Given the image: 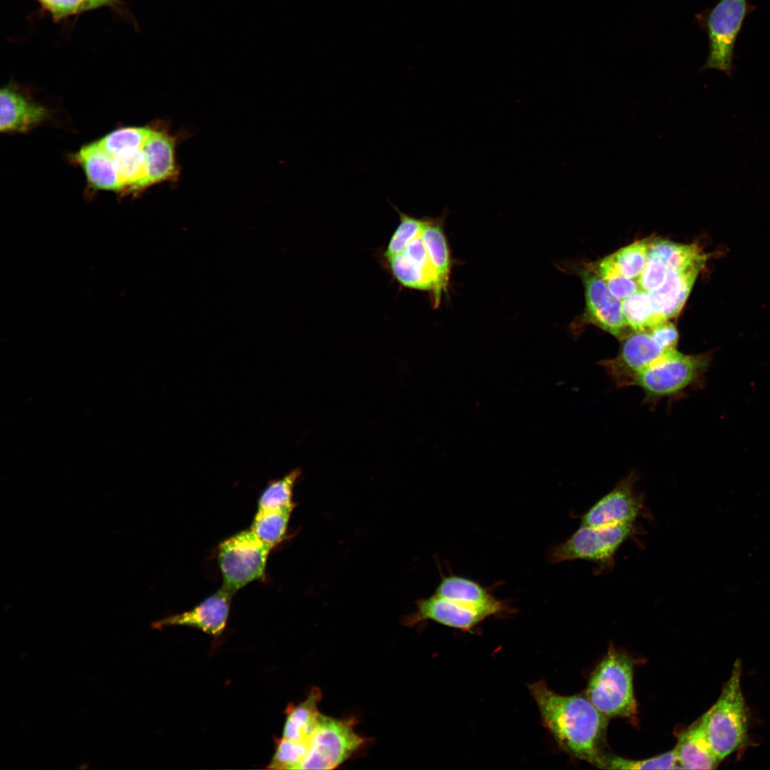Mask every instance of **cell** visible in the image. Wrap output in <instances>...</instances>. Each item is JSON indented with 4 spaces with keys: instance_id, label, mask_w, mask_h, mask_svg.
I'll use <instances>...</instances> for the list:
<instances>
[{
    "instance_id": "obj_1",
    "label": "cell",
    "mask_w": 770,
    "mask_h": 770,
    "mask_svg": "<svg viewBox=\"0 0 770 770\" xmlns=\"http://www.w3.org/2000/svg\"><path fill=\"white\" fill-rule=\"evenodd\" d=\"M528 688L543 726L558 746L570 755L602 768L607 756L603 749L608 717L586 697L557 694L543 680Z\"/></svg>"
},
{
    "instance_id": "obj_2",
    "label": "cell",
    "mask_w": 770,
    "mask_h": 770,
    "mask_svg": "<svg viewBox=\"0 0 770 770\" xmlns=\"http://www.w3.org/2000/svg\"><path fill=\"white\" fill-rule=\"evenodd\" d=\"M633 669L628 656L610 648L592 672L585 697L608 718H633L637 714Z\"/></svg>"
},
{
    "instance_id": "obj_3",
    "label": "cell",
    "mask_w": 770,
    "mask_h": 770,
    "mask_svg": "<svg viewBox=\"0 0 770 770\" xmlns=\"http://www.w3.org/2000/svg\"><path fill=\"white\" fill-rule=\"evenodd\" d=\"M712 360L709 353L685 354L673 349L640 374L633 386L642 390L646 402L655 403L701 384Z\"/></svg>"
},
{
    "instance_id": "obj_4",
    "label": "cell",
    "mask_w": 770,
    "mask_h": 770,
    "mask_svg": "<svg viewBox=\"0 0 770 770\" xmlns=\"http://www.w3.org/2000/svg\"><path fill=\"white\" fill-rule=\"evenodd\" d=\"M741 674V665L737 659L719 699L707 711V735L720 761L737 750L746 739V708Z\"/></svg>"
},
{
    "instance_id": "obj_5",
    "label": "cell",
    "mask_w": 770,
    "mask_h": 770,
    "mask_svg": "<svg viewBox=\"0 0 770 770\" xmlns=\"http://www.w3.org/2000/svg\"><path fill=\"white\" fill-rule=\"evenodd\" d=\"M355 724L354 718L321 713L300 769H334L359 752L368 741L355 732Z\"/></svg>"
},
{
    "instance_id": "obj_6",
    "label": "cell",
    "mask_w": 770,
    "mask_h": 770,
    "mask_svg": "<svg viewBox=\"0 0 770 770\" xmlns=\"http://www.w3.org/2000/svg\"><path fill=\"white\" fill-rule=\"evenodd\" d=\"M752 9L748 0H719L702 14L700 19L706 29L709 53L702 70L713 68L732 76L736 39Z\"/></svg>"
},
{
    "instance_id": "obj_7",
    "label": "cell",
    "mask_w": 770,
    "mask_h": 770,
    "mask_svg": "<svg viewBox=\"0 0 770 770\" xmlns=\"http://www.w3.org/2000/svg\"><path fill=\"white\" fill-rule=\"evenodd\" d=\"M272 549L250 528L222 542L218 548L217 560L222 586L235 594L247 584L262 579Z\"/></svg>"
},
{
    "instance_id": "obj_8",
    "label": "cell",
    "mask_w": 770,
    "mask_h": 770,
    "mask_svg": "<svg viewBox=\"0 0 770 770\" xmlns=\"http://www.w3.org/2000/svg\"><path fill=\"white\" fill-rule=\"evenodd\" d=\"M634 531L633 523L598 528L580 526L568 539L550 550L549 562L585 560L602 567L610 565L617 550Z\"/></svg>"
},
{
    "instance_id": "obj_9",
    "label": "cell",
    "mask_w": 770,
    "mask_h": 770,
    "mask_svg": "<svg viewBox=\"0 0 770 770\" xmlns=\"http://www.w3.org/2000/svg\"><path fill=\"white\" fill-rule=\"evenodd\" d=\"M671 350H666L650 332H633L622 339L617 355L599 362L617 387L633 386L636 377Z\"/></svg>"
},
{
    "instance_id": "obj_10",
    "label": "cell",
    "mask_w": 770,
    "mask_h": 770,
    "mask_svg": "<svg viewBox=\"0 0 770 770\" xmlns=\"http://www.w3.org/2000/svg\"><path fill=\"white\" fill-rule=\"evenodd\" d=\"M578 274L585 289V319L620 339L632 333L623 315L621 300L602 279L586 266L578 269Z\"/></svg>"
},
{
    "instance_id": "obj_11",
    "label": "cell",
    "mask_w": 770,
    "mask_h": 770,
    "mask_svg": "<svg viewBox=\"0 0 770 770\" xmlns=\"http://www.w3.org/2000/svg\"><path fill=\"white\" fill-rule=\"evenodd\" d=\"M636 481L634 472L622 478L582 516L580 526L598 528L633 523L641 505L634 491Z\"/></svg>"
},
{
    "instance_id": "obj_12",
    "label": "cell",
    "mask_w": 770,
    "mask_h": 770,
    "mask_svg": "<svg viewBox=\"0 0 770 770\" xmlns=\"http://www.w3.org/2000/svg\"><path fill=\"white\" fill-rule=\"evenodd\" d=\"M233 595L222 586L193 609L159 619L151 627L161 630L166 627L187 626L219 637L227 625Z\"/></svg>"
},
{
    "instance_id": "obj_13",
    "label": "cell",
    "mask_w": 770,
    "mask_h": 770,
    "mask_svg": "<svg viewBox=\"0 0 770 770\" xmlns=\"http://www.w3.org/2000/svg\"><path fill=\"white\" fill-rule=\"evenodd\" d=\"M416 611L404 617L402 623L413 627L421 622L431 620L443 625L471 632L492 615L460 603L433 595L416 602Z\"/></svg>"
},
{
    "instance_id": "obj_14",
    "label": "cell",
    "mask_w": 770,
    "mask_h": 770,
    "mask_svg": "<svg viewBox=\"0 0 770 770\" xmlns=\"http://www.w3.org/2000/svg\"><path fill=\"white\" fill-rule=\"evenodd\" d=\"M48 116V110L24 92L13 86L0 92V130L24 133L41 124Z\"/></svg>"
},
{
    "instance_id": "obj_15",
    "label": "cell",
    "mask_w": 770,
    "mask_h": 770,
    "mask_svg": "<svg viewBox=\"0 0 770 770\" xmlns=\"http://www.w3.org/2000/svg\"><path fill=\"white\" fill-rule=\"evenodd\" d=\"M704 265L705 263H698L680 270H668L662 285L646 292L654 312L667 320L677 317Z\"/></svg>"
},
{
    "instance_id": "obj_16",
    "label": "cell",
    "mask_w": 770,
    "mask_h": 770,
    "mask_svg": "<svg viewBox=\"0 0 770 770\" xmlns=\"http://www.w3.org/2000/svg\"><path fill=\"white\" fill-rule=\"evenodd\" d=\"M178 136L171 135L165 126H152L144 145L148 188L165 181H176L179 168L175 148Z\"/></svg>"
},
{
    "instance_id": "obj_17",
    "label": "cell",
    "mask_w": 770,
    "mask_h": 770,
    "mask_svg": "<svg viewBox=\"0 0 770 770\" xmlns=\"http://www.w3.org/2000/svg\"><path fill=\"white\" fill-rule=\"evenodd\" d=\"M433 595L488 612L492 616L501 615L511 610L505 601L495 597L479 583L458 575L443 577Z\"/></svg>"
},
{
    "instance_id": "obj_18",
    "label": "cell",
    "mask_w": 770,
    "mask_h": 770,
    "mask_svg": "<svg viewBox=\"0 0 770 770\" xmlns=\"http://www.w3.org/2000/svg\"><path fill=\"white\" fill-rule=\"evenodd\" d=\"M707 712L679 736L674 747L681 769H714L721 761L713 750L707 732Z\"/></svg>"
},
{
    "instance_id": "obj_19",
    "label": "cell",
    "mask_w": 770,
    "mask_h": 770,
    "mask_svg": "<svg viewBox=\"0 0 770 770\" xmlns=\"http://www.w3.org/2000/svg\"><path fill=\"white\" fill-rule=\"evenodd\" d=\"M72 160L82 168L92 188L123 193V186L113 158L96 141L82 147Z\"/></svg>"
},
{
    "instance_id": "obj_20",
    "label": "cell",
    "mask_w": 770,
    "mask_h": 770,
    "mask_svg": "<svg viewBox=\"0 0 770 770\" xmlns=\"http://www.w3.org/2000/svg\"><path fill=\"white\" fill-rule=\"evenodd\" d=\"M421 236L437 275V286L432 294L437 307L442 293L446 291L451 268L450 250L441 219L425 217Z\"/></svg>"
},
{
    "instance_id": "obj_21",
    "label": "cell",
    "mask_w": 770,
    "mask_h": 770,
    "mask_svg": "<svg viewBox=\"0 0 770 770\" xmlns=\"http://www.w3.org/2000/svg\"><path fill=\"white\" fill-rule=\"evenodd\" d=\"M322 697L320 689L314 687L305 700L287 707L282 738L308 746L321 714L318 704Z\"/></svg>"
},
{
    "instance_id": "obj_22",
    "label": "cell",
    "mask_w": 770,
    "mask_h": 770,
    "mask_svg": "<svg viewBox=\"0 0 770 770\" xmlns=\"http://www.w3.org/2000/svg\"><path fill=\"white\" fill-rule=\"evenodd\" d=\"M648 255L662 261L667 271L706 263L712 256V254L705 253L696 243L679 244L657 238H654L652 242Z\"/></svg>"
},
{
    "instance_id": "obj_23",
    "label": "cell",
    "mask_w": 770,
    "mask_h": 770,
    "mask_svg": "<svg viewBox=\"0 0 770 770\" xmlns=\"http://www.w3.org/2000/svg\"><path fill=\"white\" fill-rule=\"evenodd\" d=\"M294 509H257L250 529L261 541L273 549L284 539Z\"/></svg>"
},
{
    "instance_id": "obj_24",
    "label": "cell",
    "mask_w": 770,
    "mask_h": 770,
    "mask_svg": "<svg viewBox=\"0 0 770 770\" xmlns=\"http://www.w3.org/2000/svg\"><path fill=\"white\" fill-rule=\"evenodd\" d=\"M621 305L626 322L633 332H649L667 320L654 312L647 293L640 289L621 300Z\"/></svg>"
},
{
    "instance_id": "obj_25",
    "label": "cell",
    "mask_w": 770,
    "mask_h": 770,
    "mask_svg": "<svg viewBox=\"0 0 770 770\" xmlns=\"http://www.w3.org/2000/svg\"><path fill=\"white\" fill-rule=\"evenodd\" d=\"M151 128L152 126L122 128L96 142L111 156H120L142 149Z\"/></svg>"
},
{
    "instance_id": "obj_26",
    "label": "cell",
    "mask_w": 770,
    "mask_h": 770,
    "mask_svg": "<svg viewBox=\"0 0 770 770\" xmlns=\"http://www.w3.org/2000/svg\"><path fill=\"white\" fill-rule=\"evenodd\" d=\"M301 474V469L295 468L270 481L259 498L257 509L294 508L297 504L293 500V490Z\"/></svg>"
},
{
    "instance_id": "obj_27",
    "label": "cell",
    "mask_w": 770,
    "mask_h": 770,
    "mask_svg": "<svg viewBox=\"0 0 770 770\" xmlns=\"http://www.w3.org/2000/svg\"><path fill=\"white\" fill-rule=\"evenodd\" d=\"M654 239L648 237L637 240L610 255L622 275L637 281L645 268Z\"/></svg>"
},
{
    "instance_id": "obj_28",
    "label": "cell",
    "mask_w": 770,
    "mask_h": 770,
    "mask_svg": "<svg viewBox=\"0 0 770 770\" xmlns=\"http://www.w3.org/2000/svg\"><path fill=\"white\" fill-rule=\"evenodd\" d=\"M585 266L595 272L605 283L610 292L620 300L630 297L639 289L637 281L622 275L610 255L597 262L585 264Z\"/></svg>"
},
{
    "instance_id": "obj_29",
    "label": "cell",
    "mask_w": 770,
    "mask_h": 770,
    "mask_svg": "<svg viewBox=\"0 0 770 770\" xmlns=\"http://www.w3.org/2000/svg\"><path fill=\"white\" fill-rule=\"evenodd\" d=\"M678 765L676 751L674 748L662 754L642 760L628 759L607 754L602 763V769L622 770L681 769Z\"/></svg>"
},
{
    "instance_id": "obj_30",
    "label": "cell",
    "mask_w": 770,
    "mask_h": 770,
    "mask_svg": "<svg viewBox=\"0 0 770 770\" xmlns=\"http://www.w3.org/2000/svg\"><path fill=\"white\" fill-rule=\"evenodd\" d=\"M394 278L403 286L433 292V286L424 274L402 253L386 259Z\"/></svg>"
},
{
    "instance_id": "obj_31",
    "label": "cell",
    "mask_w": 770,
    "mask_h": 770,
    "mask_svg": "<svg viewBox=\"0 0 770 770\" xmlns=\"http://www.w3.org/2000/svg\"><path fill=\"white\" fill-rule=\"evenodd\" d=\"M399 215V224L390 238L384 256L389 259L401 253L406 246L421 232L425 217L416 218L402 212L395 206Z\"/></svg>"
},
{
    "instance_id": "obj_32",
    "label": "cell",
    "mask_w": 770,
    "mask_h": 770,
    "mask_svg": "<svg viewBox=\"0 0 770 770\" xmlns=\"http://www.w3.org/2000/svg\"><path fill=\"white\" fill-rule=\"evenodd\" d=\"M308 746L283 738L277 741L274 754L269 764L270 769H300Z\"/></svg>"
},
{
    "instance_id": "obj_33",
    "label": "cell",
    "mask_w": 770,
    "mask_h": 770,
    "mask_svg": "<svg viewBox=\"0 0 770 770\" xmlns=\"http://www.w3.org/2000/svg\"><path fill=\"white\" fill-rule=\"evenodd\" d=\"M667 272L662 261L648 255L645 268L637 279L639 289L645 292L658 289L664 283Z\"/></svg>"
},
{
    "instance_id": "obj_34",
    "label": "cell",
    "mask_w": 770,
    "mask_h": 770,
    "mask_svg": "<svg viewBox=\"0 0 770 770\" xmlns=\"http://www.w3.org/2000/svg\"><path fill=\"white\" fill-rule=\"evenodd\" d=\"M649 332L666 350L677 349L679 334L675 326L672 322L667 320L657 325Z\"/></svg>"
},
{
    "instance_id": "obj_35",
    "label": "cell",
    "mask_w": 770,
    "mask_h": 770,
    "mask_svg": "<svg viewBox=\"0 0 770 770\" xmlns=\"http://www.w3.org/2000/svg\"><path fill=\"white\" fill-rule=\"evenodd\" d=\"M54 17L62 18L82 10L85 0H39Z\"/></svg>"
},
{
    "instance_id": "obj_36",
    "label": "cell",
    "mask_w": 770,
    "mask_h": 770,
    "mask_svg": "<svg viewBox=\"0 0 770 770\" xmlns=\"http://www.w3.org/2000/svg\"><path fill=\"white\" fill-rule=\"evenodd\" d=\"M113 0H85L81 11H86L97 8L101 6L107 5L112 2Z\"/></svg>"
}]
</instances>
